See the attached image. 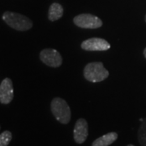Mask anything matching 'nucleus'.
Here are the masks:
<instances>
[{
	"label": "nucleus",
	"instance_id": "nucleus-1",
	"mask_svg": "<svg viewBox=\"0 0 146 146\" xmlns=\"http://www.w3.org/2000/svg\"><path fill=\"white\" fill-rule=\"evenodd\" d=\"M2 18L8 26L17 31H28L31 29L33 25V21L29 17L16 12L5 11Z\"/></svg>",
	"mask_w": 146,
	"mask_h": 146
},
{
	"label": "nucleus",
	"instance_id": "nucleus-2",
	"mask_svg": "<svg viewBox=\"0 0 146 146\" xmlns=\"http://www.w3.org/2000/svg\"><path fill=\"white\" fill-rule=\"evenodd\" d=\"M84 77L86 80L93 83L102 82L109 76L108 70L102 62H91L84 68Z\"/></svg>",
	"mask_w": 146,
	"mask_h": 146
},
{
	"label": "nucleus",
	"instance_id": "nucleus-3",
	"mask_svg": "<svg viewBox=\"0 0 146 146\" xmlns=\"http://www.w3.org/2000/svg\"><path fill=\"white\" fill-rule=\"evenodd\" d=\"M50 110L53 115L62 124H68L71 121L72 112L68 102L61 98H53L50 103Z\"/></svg>",
	"mask_w": 146,
	"mask_h": 146
},
{
	"label": "nucleus",
	"instance_id": "nucleus-4",
	"mask_svg": "<svg viewBox=\"0 0 146 146\" xmlns=\"http://www.w3.org/2000/svg\"><path fill=\"white\" fill-rule=\"evenodd\" d=\"M73 23L79 28L89 29H98L103 25V22L99 17L89 13H83L76 16L73 18Z\"/></svg>",
	"mask_w": 146,
	"mask_h": 146
},
{
	"label": "nucleus",
	"instance_id": "nucleus-5",
	"mask_svg": "<svg viewBox=\"0 0 146 146\" xmlns=\"http://www.w3.org/2000/svg\"><path fill=\"white\" fill-rule=\"evenodd\" d=\"M39 57L42 63L50 68H59L63 63L61 54L53 48H46L42 50L40 52Z\"/></svg>",
	"mask_w": 146,
	"mask_h": 146
},
{
	"label": "nucleus",
	"instance_id": "nucleus-6",
	"mask_svg": "<svg viewBox=\"0 0 146 146\" xmlns=\"http://www.w3.org/2000/svg\"><path fill=\"white\" fill-rule=\"evenodd\" d=\"M80 47L86 51H106L110 48V44L103 38L92 37L84 40Z\"/></svg>",
	"mask_w": 146,
	"mask_h": 146
},
{
	"label": "nucleus",
	"instance_id": "nucleus-7",
	"mask_svg": "<svg viewBox=\"0 0 146 146\" xmlns=\"http://www.w3.org/2000/svg\"><path fill=\"white\" fill-rule=\"evenodd\" d=\"M88 136H89L88 122L83 118H80L76 122L74 126V130H73L74 141L79 145L83 144L86 141Z\"/></svg>",
	"mask_w": 146,
	"mask_h": 146
},
{
	"label": "nucleus",
	"instance_id": "nucleus-8",
	"mask_svg": "<svg viewBox=\"0 0 146 146\" xmlns=\"http://www.w3.org/2000/svg\"><path fill=\"white\" fill-rule=\"evenodd\" d=\"M14 98L13 83L10 78H5L0 84V103L7 105Z\"/></svg>",
	"mask_w": 146,
	"mask_h": 146
},
{
	"label": "nucleus",
	"instance_id": "nucleus-9",
	"mask_svg": "<svg viewBox=\"0 0 146 146\" xmlns=\"http://www.w3.org/2000/svg\"><path fill=\"white\" fill-rule=\"evenodd\" d=\"M118 139V133L111 131L100 136L92 143V146H110Z\"/></svg>",
	"mask_w": 146,
	"mask_h": 146
},
{
	"label": "nucleus",
	"instance_id": "nucleus-10",
	"mask_svg": "<svg viewBox=\"0 0 146 146\" xmlns=\"http://www.w3.org/2000/svg\"><path fill=\"white\" fill-rule=\"evenodd\" d=\"M63 12H64V10H63V6L58 3H53L49 7L48 19L49 21H52V22L58 21L63 16Z\"/></svg>",
	"mask_w": 146,
	"mask_h": 146
},
{
	"label": "nucleus",
	"instance_id": "nucleus-11",
	"mask_svg": "<svg viewBox=\"0 0 146 146\" xmlns=\"http://www.w3.org/2000/svg\"><path fill=\"white\" fill-rule=\"evenodd\" d=\"M138 141L141 146H146V118L143 122L138 130Z\"/></svg>",
	"mask_w": 146,
	"mask_h": 146
},
{
	"label": "nucleus",
	"instance_id": "nucleus-12",
	"mask_svg": "<svg viewBox=\"0 0 146 146\" xmlns=\"http://www.w3.org/2000/svg\"><path fill=\"white\" fill-rule=\"evenodd\" d=\"M12 139V133L10 131H4L0 134V146H8Z\"/></svg>",
	"mask_w": 146,
	"mask_h": 146
},
{
	"label": "nucleus",
	"instance_id": "nucleus-13",
	"mask_svg": "<svg viewBox=\"0 0 146 146\" xmlns=\"http://www.w3.org/2000/svg\"><path fill=\"white\" fill-rule=\"evenodd\" d=\"M143 54H144V57L146 58V47L144 49V51H143Z\"/></svg>",
	"mask_w": 146,
	"mask_h": 146
},
{
	"label": "nucleus",
	"instance_id": "nucleus-14",
	"mask_svg": "<svg viewBox=\"0 0 146 146\" xmlns=\"http://www.w3.org/2000/svg\"><path fill=\"white\" fill-rule=\"evenodd\" d=\"M127 146H135L134 145H131V144H130V145H127Z\"/></svg>",
	"mask_w": 146,
	"mask_h": 146
},
{
	"label": "nucleus",
	"instance_id": "nucleus-15",
	"mask_svg": "<svg viewBox=\"0 0 146 146\" xmlns=\"http://www.w3.org/2000/svg\"><path fill=\"white\" fill-rule=\"evenodd\" d=\"M145 23H146V14H145Z\"/></svg>",
	"mask_w": 146,
	"mask_h": 146
},
{
	"label": "nucleus",
	"instance_id": "nucleus-16",
	"mask_svg": "<svg viewBox=\"0 0 146 146\" xmlns=\"http://www.w3.org/2000/svg\"><path fill=\"white\" fill-rule=\"evenodd\" d=\"M0 129H1V126H0Z\"/></svg>",
	"mask_w": 146,
	"mask_h": 146
}]
</instances>
